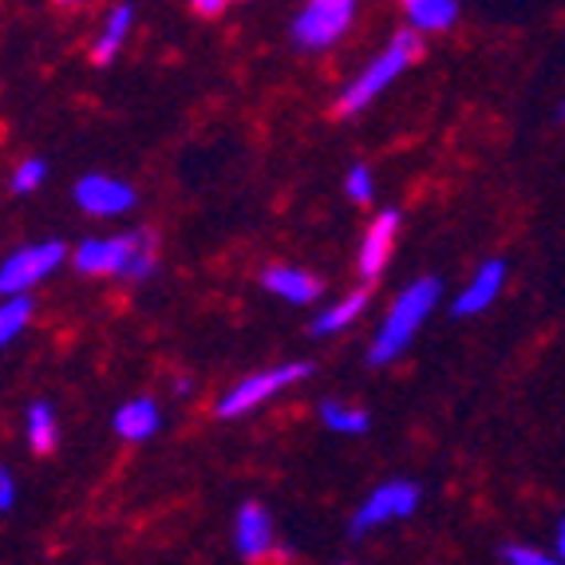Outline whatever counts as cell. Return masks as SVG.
Here are the masks:
<instances>
[{"mask_svg":"<svg viewBox=\"0 0 565 565\" xmlns=\"http://www.w3.org/2000/svg\"><path fill=\"white\" fill-rule=\"evenodd\" d=\"M84 277H122V281H151L159 274V254H154L151 230H127L115 237H87L72 254Z\"/></svg>","mask_w":565,"mask_h":565,"instance_id":"cell-1","label":"cell"},{"mask_svg":"<svg viewBox=\"0 0 565 565\" xmlns=\"http://www.w3.org/2000/svg\"><path fill=\"white\" fill-rule=\"evenodd\" d=\"M439 292H444V285H439V277H419V281H412L404 292H396V301H392V309L384 312V321H380L376 329V340H372V364H392V360H399L407 349H412V340L419 337V329L427 324V317H431V309L439 305Z\"/></svg>","mask_w":565,"mask_h":565,"instance_id":"cell-2","label":"cell"},{"mask_svg":"<svg viewBox=\"0 0 565 565\" xmlns=\"http://www.w3.org/2000/svg\"><path fill=\"white\" fill-rule=\"evenodd\" d=\"M419 52H424V40H419V32L415 29H404L396 32V36L387 40L384 47H380L376 56L367 60L364 72H360L356 79H352L344 92H340L337 99V111L340 115H360L364 107H372L380 99V95L387 92V87L396 84L399 76H404L407 67L419 60Z\"/></svg>","mask_w":565,"mask_h":565,"instance_id":"cell-3","label":"cell"},{"mask_svg":"<svg viewBox=\"0 0 565 565\" xmlns=\"http://www.w3.org/2000/svg\"><path fill=\"white\" fill-rule=\"evenodd\" d=\"M309 372H312V367L305 364V360H292V364L265 367V372H254V376H242L234 387H230L226 396L214 404L217 419H242V415L257 412L262 404H269L274 396H281L285 387L301 384Z\"/></svg>","mask_w":565,"mask_h":565,"instance_id":"cell-4","label":"cell"},{"mask_svg":"<svg viewBox=\"0 0 565 565\" xmlns=\"http://www.w3.org/2000/svg\"><path fill=\"white\" fill-rule=\"evenodd\" d=\"M419 499H424V490L415 487V482H407V479L384 482V487H376L364 502H360V510L349 522V537L360 542V537L376 534V530L392 526V522L412 519L415 510H419Z\"/></svg>","mask_w":565,"mask_h":565,"instance_id":"cell-5","label":"cell"},{"mask_svg":"<svg viewBox=\"0 0 565 565\" xmlns=\"http://www.w3.org/2000/svg\"><path fill=\"white\" fill-rule=\"evenodd\" d=\"M356 9L360 0H305V9L292 17V44L305 52H324L352 29Z\"/></svg>","mask_w":565,"mask_h":565,"instance_id":"cell-6","label":"cell"},{"mask_svg":"<svg viewBox=\"0 0 565 565\" xmlns=\"http://www.w3.org/2000/svg\"><path fill=\"white\" fill-rule=\"evenodd\" d=\"M67 262V249L60 242H32L12 249L0 262V297H24L36 285H44Z\"/></svg>","mask_w":565,"mask_h":565,"instance_id":"cell-7","label":"cell"},{"mask_svg":"<svg viewBox=\"0 0 565 565\" xmlns=\"http://www.w3.org/2000/svg\"><path fill=\"white\" fill-rule=\"evenodd\" d=\"M396 237H399V210H380V214L372 217V226L364 230L360 249H356V269L364 281H376L387 269L392 249H396Z\"/></svg>","mask_w":565,"mask_h":565,"instance_id":"cell-8","label":"cell"},{"mask_svg":"<svg viewBox=\"0 0 565 565\" xmlns=\"http://www.w3.org/2000/svg\"><path fill=\"white\" fill-rule=\"evenodd\" d=\"M76 206L92 217H122L135 210V190L111 174H84L76 182Z\"/></svg>","mask_w":565,"mask_h":565,"instance_id":"cell-9","label":"cell"},{"mask_svg":"<svg viewBox=\"0 0 565 565\" xmlns=\"http://www.w3.org/2000/svg\"><path fill=\"white\" fill-rule=\"evenodd\" d=\"M234 546L245 562H262L277 554V530L262 502H245L234 519Z\"/></svg>","mask_w":565,"mask_h":565,"instance_id":"cell-10","label":"cell"},{"mask_svg":"<svg viewBox=\"0 0 565 565\" xmlns=\"http://www.w3.org/2000/svg\"><path fill=\"white\" fill-rule=\"evenodd\" d=\"M502 289H507V262H502V257H487L471 274V281L462 285L451 312L455 317H479V312H487L490 305L499 301Z\"/></svg>","mask_w":565,"mask_h":565,"instance_id":"cell-11","label":"cell"},{"mask_svg":"<svg viewBox=\"0 0 565 565\" xmlns=\"http://www.w3.org/2000/svg\"><path fill=\"white\" fill-rule=\"evenodd\" d=\"M115 435H119L122 444H147L154 439L162 427V415H159V404L147 396H135L127 399L122 407H115Z\"/></svg>","mask_w":565,"mask_h":565,"instance_id":"cell-12","label":"cell"},{"mask_svg":"<svg viewBox=\"0 0 565 565\" xmlns=\"http://www.w3.org/2000/svg\"><path fill=\"white\" fill-rule=\"evenodd\" d=\"M262 285L265 292H274V297H281L289 305H312L321 297V281L305 274V269H297V265H269L262 274Z\"/></svg>","mask_w":565,"mask_h":565,"instance_id":"cell-13","label":"cell"},{"mask_svg":"<svg viewBox=\"0 0 565 565\" xmlns=\"http://www.w3.org/2000/svg\"><path fill=\"white\" fill-rule=\"evenodd\" d=\"M404 4V17L419 36H439V32H451L455 20H459V0H399Z\"/></svg>","mask_w":565,"mask_h":565,"instance_id":"cell-14","label":"cell"},{"mask_svg":"<svg viewBox=\"0 0 565 565\" xmlns=\"http://www.w3.org/2000/svg\"><path fill=\"white\" fill-rule=\"evenodd\" d=\"M135 29V9L131 4H115L111 12L104 17V29H99V36L92 40V60L99 67H107L115 56L122 52V44H127V36H131Z\"/></svg>","mask_w":565,"mask_h":565,"instance_id":"cell-15","label":"cell"},{"mask_svg":"<svg viewBox=\"0 0 565 565\" xmlns=\"http://www.w3.org/2000/svg\"><path fill=\"white\" fill-rule=\"evenodd\" d=\"M364 309H367V292L364 289H352V292H344L337 305H329V309L312 321V337H332V332H344V329H352V324L364 317Z\"/></svg>","mask_w":565,"mask_h":565,"instance_id":"cell-16","label":"cell"},{"mask_svg":"<svg viewBox=\"0 0 565 565\" xmlns=\"http://www.w3.org/2000/svg\"><path fill=\"white\" fill-rule=\"evenodd\" d=\"M24 435H29V447L36 455H47L60 444V419H56V412H52V404H44V399L29 404V415H24Z\"/></svg>","mask_w":565,"mask_h":565,"instance_id":"cell-17","label":"cell"},{"mask_svg":"<svg viewBox=\"0 0 565 565\" xmlns=\"http://www.w3.org/2000/svg\"><path fill=\"white\" fill-rule=\"evenodd\" d=\"M317 415H321V424L337 435H364L367 427H372V419H367L364 407L340 404V399H321Z\"/></svg>","mask_w":565,"mask_h":565,"instance_id":"cell-18","label":"cell"},{"mask_svg":"<svg viewBox=\"0 0 565 565\" xmlns=\"http://www.w3.org/2000/svg\"><path fill=\"white\" fill-rule=\"evenodd\" d=\"M29 321H32L29 292H24V297H4V301H0V349H9L12 340L29 329Z\"/></svg>","mask_w":565,"mask_h":565,"instance_id":"cell-19","label":"cell"},{"mask_svg":"<svg viewBox=\"0 0 565 565\" xmlns=\"http://www.w3.org/2000/svg\"><path fill=\"white\" fill-rule=\"evenodd\" d=\"M47 179V162L44 159H24L17 170H12V194H20V199H29V194H36L40 186H44Z\"/></svg>","mask_w":565,"mask_h":565,"instance_id":"cell-20","label":"cell"},{"mask_svg":"<svg viewBox=\"0 0 565 565\" xmlns=\"http://www.w3.org/2000/svg\"><path fill=\"white\" fill-rule=\"evenodd\" d=\"M344 194H349L356 206H367V202L376 199V174H372L364 162H356V167L344 174Z\"/></svg>","mask_w":565,"mask_h":565,"instance_id":"cell-21","label":"cell"},{"mask_svg":"<svg viewBox=\"0 0 565 565\" xmlns=\"http://www.w3.org/2000/svg\"><path fill=\"white\" fill-rule=\"evenodd\" d=\"M499 557L507 565H550L554 562V554H546V550H537V546H526V542H507V546H499Z\"/></svg>","mask_w":565,"mask_h":565,"instance_id":"cell-22","label":"cell"},{"mask_svg":"<svg viewBox=\"0 0 565 565\" xmlns=\"http://www.w3.org/2000/svg\"><path fill=\"white\" fill-rule=\"evenodd\" d=\"M12 507H17V479L9 467H0V514H9Z\"/></svg>","mask_w":565,"mask_h":565,"instance_id":"cell-23","label":"cell"},{"mask_svg":"<svg viewBox=\"0 0 565 565\" xmlns=\"http://www.w3.org/2000/svg\"><path fill=\"white\" fill-rule=\"evenodd\" d=\"M190 4H194V12H199V17H217L230 0H190Z\"/></svg>","mask_w":565,"mask_h":565,"instance_id":"cell-24","label":"cell"},{"mask_svg":"<svg viewBox=\"0 0 565 565\" xmlns=\"http://www.w3.org/2000/svg\"><path fill=\"white\" fill-rule=\"evenodd\" d=\"M554 562H565V519L557 522V534H554Z\"/></svg>","mask_w":565,"mask_h":565,"instance_id":"cell-25","label":"cell"},{"mask_svg":"<svg viewBox=\"0 0 565 565\" xmlns=\"http://www.w3.org/2000/svg\"><path fill=\"white\" fill-rule=\"evenodd\" d=\"M56 4H67V9H72V4H79V0H56Z\"/></svg>","mask_w":565,"mask_h":565,"instance_id":"cell-26","label":"cell"},{"mask_svg":"<svg viewBox=\"0 0 565 565\" xmlns=\"http://www.w3.org/2000/svg\"><path fill=\"white\" fill-rule=\"evenodd\" d=\"M557 119H565V99H562V107H557Z\"/></svg>","mask_w":565,"mask_h":565,"instance_id":"cell-27","label":"cell"}]
</instances>
